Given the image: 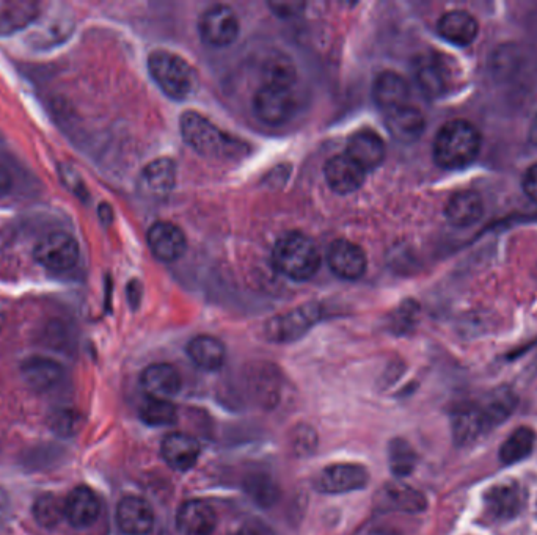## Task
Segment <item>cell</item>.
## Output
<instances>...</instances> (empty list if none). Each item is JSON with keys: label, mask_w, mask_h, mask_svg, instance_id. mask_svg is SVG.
Returning <instances> with one entry per match:
<instances>
[{"label": "cell", "mask_w": 537, "mask_h": 535, "mask_svg": "<svg viewBox=\"0 0 537 535\" xmlns=\"http://www.w3.org/2000/svg\"><path fill=\"white\" fill-rule=\"evenodd\" d=\"M481 145L483 137L475 124L461 118L448 121L435 135V164L445 170H462L476 161Z\"/></svg>", "instance_id": "1"}, {"label": "cell", "mask_w": 537, "mask_h": 535, "mask_svg": "<svg viewBox=\"0 0 537 535\" xmlns=\"http://www.w3.org/2000/svg\"><path fill=\"white\" fill-rule=\"evenodd\" d=\"M272 263L285 277L294 281H307L318 273L321 253L310 236L291 231L280 237L275 244Z\"/></svg>", "instance_id": "2"}, {"label": "cell", "mask_w": 537, "mask_h": 535, "mask_svg": "<svg viewBox=\"0 0 537 535\" xmlns=\"http://www.w3.org/2000/svg\"><path fill=\"white\" fill-rule=\"evenodd\" d=\"M148 70L165 95L176 101L189 98L197 88L194 68L173 52L154 51L148 57Z\"/></svg>", "instance_id": "3"}, {"label": "cell", "mask_w": 537, "mask_h": 535, "mask_svg": "<svg viewBox=\"0 0 537 535\" xmlns=\"http://www.w3.org/2000/svg\"><path fill=\"white\" fill-rule=\"evenodd\" d=\"M179 131L184 142L201 156L219 159L233 154V140L198 112L184 113L179 120Z\"/></svg>", "instance_id": "4"}, {"label": "cell", "mask_w": 537, "mask_h": 535, "mask_svg": "<svg viewBox=\"0 0 537 535\" xmlns=\"http://www.w3.org/2000/svg\"><path fill=\"white\" fill-rule=\"evenodd\" d=\"M413 74L423 95L429 99L443 98L456 84L453 60L437 52L420 55L413 65Z\"/></svg>", "instance_id": "5"}, {"label": "cell", "mask_w": 537, "mask_h": 535, "mask_svg": "<svg viewBox=\"0 0 537 535\" xmlns=\"http://www.w3.org/2000/svg\"><path fill=\"white\" fill-rule=\"evenodd\" d=\"M297 110L294 85L263 84L253 98V112L261 123L280 126L288 123Z\"/></svg>", "instance_id": "6"}, {"label": "cell", "mask_w": 537, "mask_h": 535, "mask_svg": "<svg viewBox=\"0 0 537 535\" xmlns=\"http://www.w3.org/2000/svg\"><path fill=\"white\" fill-rule=\"evenodd\" d=\"M321 316V306L315 303L299 306L289 313L280 314L267 322V339L272 343H293L307 335L308 330L321 321Z\"/></svg>", "instance_id": "7"}, {"label": "cell", "mask_w": 537, "mask_h": 535, "mask_svg": "<svg viewBox=\"0 0 537 535\" xmlns=\"http://www.w3.org/2000/svg\"><path fill=\"white\" fill-rule=\"evenodd\" d=\"M33 255L44 269L66 272L73 269L79 261V244L71 234L54 231L38 242Z\"/></svg>", "instance_id": "8"}, {"label": "cell", "mask_w": 537, "mask_h": 535, "mask_svg": "<svg viewBox=\"0 0 537 535\" xmlns=\"http://www.w3.org/2000/svg\"><path fill=\"white\" fill-rule=\"evenodd\" d=\"M369 473L358 463H333L316 476L315 488L322 495L358 492L368 485Z\"/></svg>", "instance_id": "9"}, {"label": "cell", "mask_w": 537, "mask_h": 535, "mask_svg": "<svg viewBox=\"0 0 537 535\" xmlns=\"http://www.w3.org/2000/svg\"><path fill=\"white\" fill-rule=\"evenodd\" d=\"M201 38L214 48H227L239 35V19L228 5H212L198 22Z\"/></svg>", "instance_id": "10"}, {"label": "cell", "mask_w": 537, "mask_h": 535, "mask_svg": "<svg viewBox=\"0 0 537 535\" xmlns=\"http://www.w3.org/2000/svg\"><path fill=\"white\" fill-rule=\"evenodd\" d=\"M327 263L330 270L343 280H358L368 269L365 252L357 244L346 239H338L330 245Z\"/></svg>", "instance_id": "11"}, {"label": "cell", "mask_w": 537, "mask_h": 535, "mask_svg": "<svg viewBox=\"0 0 537 535\" xmlns=\"http://www.w3.org/2000/svg\"><path fill=\"white\" fill-rule=\"evenodd\" d=\"M525 490L517 482H505L489 488L484 496L487 514L494 520L508 521L516 518L525 506Z\"/></svg>", "instance_id": "12"}, {"label": "cell", "mask_w": 537, "mask_h": 535, "mask_svg": "<svg viewBox=\"0 0 537 535\" xmlns=\"http://www.w3.org/2000/svg\"><path fill=\"white\" fill-rule=\"evenodd\" d=\"M217 523L216 510L203 499L186 501L176 515V528L181 535H212Z\"/></svg>", "instance_id": "13"}, {"label": "cell", "mask_w": 537, "mask_h": 535, "mask_svg": "<svg viewBox=\"0 0 537 535\" xmlns=\"http://www.w3.org/2000/svg\"><path fill=\"white\" fill-rule=\"evenodd\" d=\"M154 510L140 496H125L117 506V525L126 535H148L154 528Z\"/></svg>", "instance_id": "14"}, {"label": "cell", "mask_w": 537, "mask_h": 535, "mask_svg": "<svg viewBox=\"0 0 537 535\" xmlns=\"http://www.w3.org/2000/svg\"><path fill=\"white\" fill-rule=\"evenodd\" d=\"M101 515V501L92 488L79 485L65 498V520L73 528L85 529L95 525Z\"/></svg>", "instance_id": "15"}, {"label": "cell", "mask_w": 537, "mask_h": 535, "mask_svg": "<svg viewBox=\"0 0 537 535\" xmlns=\"http://www.w3.org/2000/svg\"><path fill=\"white\" fill-rule=\"evenodd\" d=\"M22 379L37 393H51L62 386L65 368L59 361L46 357L27 358L21 366Z\"/></svg>", "instance_id": "16"}, {"label": "cell", "mask_w": 537, "mask_h": 535, "mask_svg": "<svg viewBox=\"0 0 537 535\" xmlns=\"http://www.w3.org/2000/svg\"><path fill=\"white\" fill-rule=\"evenodd\" d=\"M148 245L162 263H175L186 252L187 241L183 231L170 222H156L148 231Z\"/></svg>", "instance_id": "17"}, {"label": "cell", "mask_w": 537, "mask_h": 535, "mask_svg": "<svg viewBox=\"0 0 537 535\" xmlns=\"http://www.w3.org/2000/svg\"><path fill=\"white\" fill-rule=\"evenodd\" d=\"M327 184L333 192L348 195L363 186L366 179V170L357 162L352 161L348 154H337L330 157L324 167Z\"/></svg>", "instance_id": "18"}, {"label": "cell", "mask_w": 537, "mask_h": 535, "mask_svg": "<svg viewBox=\"0 0 537 535\" xmlns=\"http://www.w3.org/2000/svg\"><path fill=\"white\" fill-rule=\"evenodd\" d=\"M247 388L256 405L272 410L282 399V375L271 366H255L247 375Z\"/></svg>", "instance_id": "19"}, {"label": "cell", "mask_w": 537, "mask_h": 535, "mask_svg": "<svg viewBox=\"0 0 537 535\" xmlns=\"http://www.w3.org/2000/svg\"><path fill=\"white\" fill-rule=\"evenodd\" d=\"M200 452L198 441L187 434L175 432L162 440V459L173 471H178V473H187V471L192 470L197 465Z\"/></svg>", "instance_id": "20"}, {"label": "cell", "mask_w": 537, "mask_h": 535, "mask_svg": "<svg viewBox=\"0 0 537 535\" xmlns=\"http://www.w3.org/2000/svg\"><path fill=\"white\" fill-rule=\"evenodd\" d=\"M346 154L368 172V170L379 167L385 161L387 148L377 132L371 131V129H362V131L351 135L348 146H346Z\"/></svg>", "instance_id": "21"}, {"label": "cell", "mask_w": 537, "mask_h": 535, "mask_svg": "<svg viewBox=\"0 0 537 535\" xmlns=\"http://www.w3.org/2000/svg\"><path fill=\"white\" fill-rule=\"evenodd\" d=\"M437 32L454 46H470L479 35L478 19L465 10L448 11L437 22Z\"/></svg>", "instance_id": "22"}, {"label": "cell", "mask_w": 537, "mask_h": 535, "mask_svg": "<svg viewBox=\"0 0 537 535\" xmlns=\"http://www.w3.org/2000/svg\"><path fill=\"white\" fill-rule=\"evenodd\" d=\"M385 126L393 139L401 143H413L423 135L426 120L420 109L406 104L385 112Z\"/></svg>", "instance_id": "23"}, {"label": "cell", "mask_w": 537, "mask_h": 535, "mask_svg": "<svg viewBox=\"0 0 537 535\" xmlns=\"http://www.w3.org/2000/svg\"><path fill=\"white\" fill-rule=\"evenodd\" d=\"M484 200L475 190L454 193L445 208V217L456 228H470L484 217Z\"/></svg>", "instance_id": "24"}, {"label": "cell", "mask_w": 537, "mask_h": 535, "mask_svg": "<svg viewBox=\"0 0 537 535\" xmlns=\"http://www.w3.org/2000/svg\"><path fill=\"white\" fill-rule=\"evenodd\" d=\"M140 385L148 397L169 399L181 390V377L175 366L169 363H156L142 372Z\"/></svg>", "instance_id": "25"}, {"label": "cell", "mask_w": 537, "mask_h": 535, "mask_svg": "<svg viewBox=\"0 0 537 535\" xmlns=\"http://www.w3.org/2000/svg\"><path fill=\"white\" fill-rule=\"evenodd\" d=\"M373 98L384 112L409 104L410 88L404 77L395 71H384L373 84Z\"/></svg>", "instance_id": "26"}, {"label": "cell", "mask_w": 537, "mask_h": 535, "mask_svg": "<svg viewBox=\"0 0 537 535\" xmlns=\"http://www.w3.org/2000/svg\"><path fill=\"white\" fill-rule=\"evenodd\" d=\"M176 182V167L170 159H158L143 168L140 190L150 198H165L172 192Z\"/></svg>", "instance_id": "27"}, {"label": "cell", "mask_w": 537, "mask_h": 535, "mask_svg": "<svg viewBox=\"0 0 537 535\" xmlns=\"http://www.w3.org/2000/svg\"><path fill=\"white\" fill-rule=\"evenodd\" d=\"M187 355L198 368L214 372L219 371L225 364L227 349L220 339L214 338V336L200 335L195 336L187 344Z\"/></svg>", "instance_id": "28"}, {"label": "cell", "mask_w": 537, "mask_h": 535, "mask_svg": "<svg viewBox=\"0 0 537 535\" xmlns=\"http://www.w3.org/2000/svg\"><path fill=\"white\" fill-rule=\"evenodd\" d=\"M517 396L508 388H500L484 397V401L476 402L479 415L483 418L487 432L495 429L498 424L505 423L511 413L516 410Z\"/></svg>", "instance_id": "29"}, {"label": "cell", "mask_w": 537, "mask_h": 535, "mask_svg": "<svg viewBox=\"0 0 537 535\" xmlns=\"http://www.w3.org/2000/svg\"><path fill=\"white\" fill-rule=\"evenodd\" d=\"M38 16V4L27 0H0V37L29 26Z\"/></svg>", "instance_id": "30"}, {"label": "cell", "mask_w": 537, "mask_h": 535, "mask_svg": "<svg viewBox=\"0 0 537 535\" xmlns=\"http://www.w3.org/2000/svg\"><path fill=\"white\" fill-rule=\"evenodd\" d=\"M453 434L457 445H470L487 434L476 404H464L453 413Z\"/></svg>", "instance_id": "31"}, {"label": "cell", "mask_w": 537, "mask_h": 535, "mask_svg": "<svg viewBox=\"0 0 537 535\" xmlns=\"http://www.w3.org/2000/svg\"><path fill=\"white\" fill-rule=\"evenodd\" d=\"M244 490L253 503L264 509L275 506L282 495L277 482L266 473H253L245 477Z\"/></svg>", "instance_id": "32"}, {"label": "cell", "mask_w": 537, "mask_h": 535, "mask_svg": "<svg viewBox=\"0 0 537 535\" xmlns=\"http://www.w3.org/2000/svg\"><path fill=\"white\" fill-rule=\"evenodd\" d=\"M536 434L530 427H519L509 435L508 440L501 445L500 459L505 465H514L527 459L533 452Z\"/></svg>", "instance_id": "33"}, {"label": "cell", "mask_w": 537, "mask_h": 535, "mask_svg": "<svg viewBox=\"0 0 537 535\" xmlns=\"http://www.w3.org/2000/svg\"><path fill=\"white\" fill-rule=\"evenodd\" d=\"M388 465L393 476L399 479L410 476L417 466V452L404 438H395L388 446Z\"/></svg>", "instance_id": "34"}, {"label": "cell", "mask_w": 537, "mask_h": 535, "mask_svg": "<svg viewBox=\"0 0 537 535\" xmlns=\"http://www.w3.org/2000/svg\"><path fill=\"white\" fill-rule=\"evenodd\" d=\"M139 415L143 423L153 427L172 426L178 419L175 405L169 399L156 397H147V401L140 405Z\"/></svg>", "instance_id": "35"}, {"label": "cell", "mask_w": 537, "mask_h": 535, "mask_svg": "<svg viewBox=\"0 0 537 535\" xmlns=\"http://www.w3.org/2000/svg\"><path fill=\"white\" fill-rule=\"evenodd\" d=\"M388 506L402 512H421L426 507V499L417 490L401 484H388L382 492Z\"/></svg>", "instance_id": "36"}, {"label": "cell", "mask_w": 537, "mask_h": 535, "mask_svg": "<svg viewBox=\"0 0 537 535\" xmlns=\"http://www.w3.org/2000/svg\"><path fill=\"white\" fill-rule=\"evenodd\" d=\"M33 517L43 528H55L60 525V521L65 520V499L52 493L41 495L33 504Z\"/></svg>", "instance_id": "37"}, {"label": "cell", "mask_w": 537, "mask_h": 535, "mask_svg": "<svg viewBox=\"0 0 537 535\" xmlns=\"http://www.w3.org/2000/svg\"><path fill=\"white\" fill-rule=\"evenodd\" d=\"M291 448L297 457H308V455L313 454L318 448V435H316L315 429H311L305 424L297 426L291 434Z\"/></svg>", "instance_id": "38"}, {"label": "cell", "mask_w": 537, "mask_h": 535, "mask_svg": "<svg viewBox=\"0 0 537 535\" xmlns=\"http://www.w3.org/2000/svg\"><path fill=\"white\" fill-rule=\"evenodd\" d=\"M81 424V415L76 410H70V408L57 410L51 416L52 430H54L55 434L60 435V437H71V435L76 434Z\"/></svg>", "instance_id": "39"}, {"label": "cell", "mask_w": 537, "mask_h": 535, "mask_svg": "<svg viewBox=\"0 0 537 535\" xmlns=\"http://www.w3.org/2000/svg\"><path fill=\"white\" fill-rule=\"evenodd\" d=\"M523 193L530 198L533 203H537V162L527 168V172L522 178Z\"/></svg>", "instance_id": "40"}, {"label": "cell", "mask_w": 537, "mask_h": 535, "mask_svg": "<svg viewBox=\"0 0 537 535\" xmlns=\"http://www.w3.org/2000/svg\"><path fill=\"white\" fill-rule=\"evenodd\" d=\"M233 535H272L271 531L266 526L261 525L258 521H250L247 525L242 526L241 529L234 532Z\"/></svg>", "instance_id": "41"}, {"label": "cell", "mask_w": 537, "mask_h": 535, "mask_svg": "<svg viewBox=\"0 0 537 535\" xmlns=\"http://www.w3.org/2000/svg\"><path fill=\"white\" fill-rule=\"evenodd\" d=\"M11 178L10 173L0 165V197H4L5 193L10 192Z\"/></svg>", "instance_id": "42"}, {"label": "cell", "mask_w": 537, "mask_h": 535, "mask_svg": "<svg viewBox=\"0 0 537 535\" xmlns=\"http://www.w3.org/2000/svg\"><path fill=\"white\" fill-rule=\"evenodd\" d=\"M530 143L534 146V148H537V115L534 117L533 123H531L530 128Z\"/></svg>", "instance_id": "43"}, {"label": "cell", "mask_w": 537, "mask_h": 535, "mask_svg": "<svg viewBox=\"0 0 537 535\" xmlns=\"http://www.w3.org/2000/svg\"><path fill=\"white\" fill-rule=\"evenodd\" d=\"M534 278H536V281H537V264H536V270H534Z\"/></svg>", "instance_id": "44"}]
</instances>
